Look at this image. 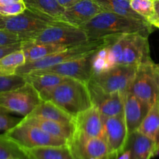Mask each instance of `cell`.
I'll list each match as a JSON object with an SVG mask.
<instances>
[{
    "label": "cell",
    "mask_w": 159,
    "mask_h": 159,
    "mask_svg": "<svg viewBox=\"0 0 159 159\" xmlns=\"http://www.w3.org/2000/svg\"><path fill=\"white\" fill-rule=\"evenodd\" d=\"M154 27L147 20L129 18L111 12L102 11L79 28L85 31L89 40H95L134 34L148 37L153 32Z\"/></svg>",
    "instance_id": "6da1fadb"
},
{
    "label": "cell",
    "mask_w": 159,
    "mask_h": 159,
    "mask_svg": "<svg viewBox=\"0 0 159 159\" xmlns=\"http://www.w3.org/2000/svg\"><path fill=\"white\" fill-rule=\"evenodd\" d=\"M111 67L115 65H134L152 61L148 37L141 34H124L107 46Z\"/></svg>",
    "instance_id": "7a4b0ae2"
},
{
    "label": "cell",
    "mask_w": 159,
    "mask_h": 159,
    "mask_svg": "<svg viewBox=\"0 0 159 159\" xmlns=\"http://www.w3.org/2000/svg\"><path fill=\"white\" fill-rule=\"evenodd\" d=\"M43 101H51L74 118L93 106L87 84L70 78L53 88Z\"/></svg>",
    "instance_id": "3957f363"
},
{
    "label": "cell",
    "mask_w": 159,
    "mask_h": 159,
    "mask_svg": "<svg viewBox=\"0 0 159 159\" xmlns=\"http://www.w3.org/2000/svg\"><path fill=\"white\" fill-rule=\"evenodd\" d=\"M118 37H119L117 36L102 37L95 40H89L79 44L70 46L63 51L50 54L43 58L34 61L26 62L17 69L16 75L23 76L36 70L44 69L58 64L85 57L96 52L101 48L109 46L113 43Z\"/></svg>",
    "instance_id": "277c9868"
},
{
    "label": "cell",
    "mask_w": 159,
    "mask_h": 159,
    "mask_svg": "<svg viewBox=\"0 0 159 159\" xmlns=\"http://www.w3.org/2000/svg\"><path fill=\"white\" fill-rule=\"evenodd\" d=\"M57 21L49 16L26 9L18 15L3 16L0 20V30L18 34L24 42Z\"/></svg>",
    "instance_id": "5b68a950"
},
{
    "label": "cell",
    "mask_w": 159,
    "mask_h": 159,
    "mask_svg": "<svg viewBox=\"0 0 159 159\" xmlns=\"http://www.w3.org/2000/svg\"><path fill=\"white\" fill-rule=\"evenodd\" d=\"M4 134L21 151L48 146H62L68 143L65 140L52 136L40 127L25 122L23 120Z\"/></svg>",
    "instance_id": "8992f818"
},
{
    "label": "cell",
    "mask_w": 159,
    "mask_h": 159,
    "mask_svg": "<svg viewBox=\"0 0 159 159\" xmlns=\"http://www.w3.org/2000/svg\"><path fill=\"white\" fill-rule=\"evenodd\" d=\"M127 91L146 103L153 105L159 99V64L151 61L138 65Z\"/></svg>",
    "instance_id": "52a82bcc"
},
{
    "label": "cell",
    "mask_w": 159,
    "mask_h": 159,
    "mask_svg": "<svg viewBox=\"0 0 159 159\" xmlns=\"http://www.w3.org/2000/svg\"><path fill=\"white\" fill-rule=\"evenodd\" d=\"M89 40L82 29L63 22H55L43 30L31 36L24 42L73 46Z\"/></svg>",
    "instance_id": "ba28073f"
},
{
    "label": "cell",
    "mask_w": 159,
    "mask_h": 159,
    "mask_svg": "<svg viewBox=\"0 0 159 159\" xmlns=\"http://www.w3.org/2000/svg\"><path fill=\"white\" fill-rule=\"evenodd\" d=\"M40 102L37 91L28 82L19 88L0 93V107L23 117L28 116Z\"/></svg>",
    "instance_id": "9c48e42d"
},
{
    "label": "cell",
    "mask_w": 159,
    "mask_h": 159,
    "mask_svg": "<svg viewBox=\"0 0 159 159\" xmlns=\"http://www.w3.org/2000/svg\"><path fill=\"white\" fill-rule=\"evenodd\" d=\"M137 67L134 65H115L107 71L92 76L90 80L107 93H125L134 78Z\"/></svg>",
    "instance_id": "30bf717a"
},
{
    "label": "cell",
    "mask_w": 159,
    "mask_h": 159,
    "mask_svg": "<svg viewBox=\"0 0 159 159\" xmlns=\"http://www.w3.org/2000/svg\"><path fill=\"white\" fill-rule=\"evenodd\" d=\"M102 126L103 138L108 146L110 159H115L125 151L128 140L124 114L102 116Z\"/></svg>",
    "instance_id": "8fae6325"
},
{
    "label": "cell",
    "mask_w": 159,
    "mask_h": 159,
    "mask_svg": "<svg viewBox=\"0 0 159 159\" xmlns=\"http://www.w3.org/2000/svg\"><path fill=\"white\" fill-rule=\"evenodd\" d=\"M94 53L80 58L58 64L44 69L36 70L31 72L51 73V74L58 75L87 84L93 75L92 57Z\"/></svg>",
    "instance_id": "7c38bea8"
},
{
    "label": "cell",
    "mask_w": 159,
    "mask_h": 159,
    "mask_svg": "<svg viewBox=\"0 0 159 159\" xmlns=\"http://www.w3.org/2000/svg\"><path fill=\"white\" fill-rule=\"evenodd\" d=\"M92 105L99 110L102 116L124 114V93H107L91 80L87 83Z\"/></svg>",
    "instance_id": "4fadbf2b"
},
{
    "label": "cell",
    "mask_w": 159,
    "mask_h": 159,
    "mask_svg": "<svg viewBox=\"0 0 159 159\" xmlns=\"http://www.w3.org/2000/svg\"><path fill=\"white\" fill-rule=\"evenodd\" d=\"M68 144L80 159H110L108 146L102 138H86L75 132Z\"/></svg>",
    "instance_id": "5bb4252c"
},
{
    "label": "cell",
    "mask_w": 159,
    "mask_h": 159,
    "mask_svg": "<svg viewBox=\"0 0 159 159\" xmlns=\"http://www.w3.org/2000/svg\"><path fill=\"white\" fill-rule=\"evenodd\" d=\"M102 11V8L93 0H79L64 9L60 21L80 27Z\"/></svg>",
    "instance_id": "9a60e30c"
},
{
    "label": "cell",
    "mask_w": 159,
    "mask_h": 159,
    "mask_svg": "<svg viewBox=\"0 0 159 159\" xmlns=\"http://www.w3.org/2000/svg\"><path fill=\"white\" fill-rule=\"evenodd\" d=\"M151 107L129 91L124 93V116L128 135L138 130Z\"/></svg>",
    "instance_id": "2e32d148"
},
{
    "label": "cell",
    "mask_w": 159,
    "mask_h": 159,
    "mask_svg": "<svg viewBox=\"0 0 159 159\" xmlns=\"http://www.w3.org/2000/svg\"><path fill=\"white\" fill-rule=\"evenodd\" d=\"M75 132L86 138H103L102 116L94 106L84 110L75 117Z\"/></svg>",
    "instance_id": "e0dca14e"
},
{
    "label": "cell",
    "mask_w": 159,
    "mask_h": 159,
    "mask_svg": "<svg viewBox=\"0 0 159 159\" xmlns=\"http://www.w3.org/2000/svg\"><path fill=\"white\" fill-rule=\"evenodd\" d=\"M126 149L130 152V159H151L159 154L155 142L138 130L128 135Z\"/></svg>",
    "instance_id": "ac0fdd59"
},
{
    "label": "cell",
    "mask_w": 159,
    "mask_h": 159,
    "mask_svg": "<svg viewBox=\"0 0 159 159\" xmlns=\"http://www.w3.org/2000/svg\"><path fill=\"white\" fill-rule=\"evenodd\" d=\"M22 120L25 122L40 127V129L52 136L61 138L68 142L71 141L75 133V125H67L56 121L30 116H24L22 118Z\"/></svg>",
    "instance_id": "d6986e66"
},
{
    "label": "cell",
    "mask_w": 159,
    "mask_h": 159,
    "mask_svg": "<svg viewBox=\"0 0 159 159\" xmlns=\"http://www.w3.org/2000/svg\"><path fill=\"white\" fill-rule=\"evenodd\" d=\"M26 159H80L69 144L22 150Z\"/></svg>",
    "instance_id": "ffe728a7"
},
{
    "label": "cell",
    "mask_w": 159,
    "mask_h": 159,
    "mask_svg": "<svg viewBox=\"0 0 159 159\" xmlns=\"http://www.w3.org/2000/svg\"><path fill=\"white\" fill-rule=\"evenodd\" d=\"M28 116L50 120L67 125H75V118L51 101L41 100Z\"/></svg>",
    "instance_id": "44dd1931"
},
{
    "label": "cell",
    "mask_w": 159,
    "mask_h": 159,
    "mask_svg": "<svg viewBox=\"0 0 159 159\" xmlns=\"http://www.w3.org/2000/svg\"><path fill=\"white\" fill-rule=\"evenodd\" d=\"M23 77L26 82L32 85L37 90L41 100L44 99L53 88L57 86L67 78L51 73L37 72H30L23 75Z\"/></svg>",
    "instance_id": "7402d4cb"
},
{
    "label": "cell",
    "mask_w": 159,
    "mask_h": 159,
    "mask_svg": "<svg viewBox=\"0 0 159 159\" xmlns=\"http://www.w3.org/2000/svg\"><path fill=\"white\" fill-rule=\"evenodd\" d=\"M70 46L54 43H39L22 42V48L26 57V62L34 61L43 58L47 56L63 51Z\"/></svg>",
    "instance_id": "603a6c76"
},
{
    "label": "cell",
    "mask_w": 159,
    "mask_h": 159,
    "mask_svg": "<svg viewBox=\"0 0 159 159\" xmlns=\"http://www.w3.org/2000/svg\"><path fill=\"white\" fill-rule=\"evenodd\" d=\"M138 130L155 142L159 152V99L152 106Z\"/></svg>",
    "instance_id": "cb8c5ba5"
},
{
    "label": "cell",
    "mask_w": 159,
    "mask_h": 159,
    "mask_svg": "<svg viewBox=\"0 0 159 159\" xmlns=\"http://www.w3.org/2000/svg\"><path fill=\"white\" fill-rule=\"evenodd\" d=\"M93 1L97 3L103 11L111 12L129 18L146 20L132 9L130 5V0H93Z\"/></svg>",
    "instance_id": "d4e9b609"
},
{
    "label": "cell",
    "mask_w": 159,
    "mask_h": 159,
    "mask_svg": "<svg viewBox=\"0 0 159 159\" xmlns=\"http://www.w3.org/2000/svg\"><path fill=\"white\" fill-rule=\"evenodd\" d=\"M26 9L34 12L43 13L60 21L64 8L59 5L57 0H23Z\"/></svg>",
    "instance_id": "484cf974"
},
{
    "label": "cell",
    "mask_w": 159,
    "mask_h": 159,
    "mask_svg": "<svg viewBox=\"0 0 159 159\" xmlns=\"http://www.w3.org/2000/svg\"><path fill=\"white\" fill-rule=\"evenodd\" d=\"M25 63L26 57L23 50L12 51L0 58V75H14L17 69Z\"/></svg>",
    "instance_id": "4316f807"
},
{
    "label": "cell",
    "mask_w": 159,
    "mask_h": 159,
    "mask_svg": "<svg viewBox=\"0 0 159 159\" xmlns=\"http://www.w3.org/2000/svg\"><path fill=\"white\" fill-rule=\"evenodd\" d=\"M0 159H26L20 148L5 135L0 134Z\"/></svg>",
    "instance_id": "83f0119b"
},
{
    "label": "cell",
    "mask_w": 159,
    "mask_h": 159,
    "mask_svg": "<svg viewBox=\"0 0 159 159\" xmlns=\"http://www.w3.org/2000/svg\"><path fill=\"white\" fill-rule=\"evenodd\" d=\"M130 5L134 11L150 23L156 17L154 8V0H130Z\"/></svg>",
    "instance_id": "f1b7e54d"
},
{
    "label": "cell",
    "mask_w": 159,
    "mask_h": 159,
    "mask_svg": "<svg viewBox=\"0 0 159 159\" xmlns=\"http://www.w3.org/2000/svg\"><path fill=\"white\" fill-rule=\"evenodd\" d=\"M26 82L25 78L19 75L10 76L0 75V93L19 88Z\"/></svg>",
    "instance_id": "f546056e"
},
{
    "label": "cell",
    "mask_w": 159,
    "mask_h": 159,
    "mask_svg": "<svg viewBox=\"0 0 159 159\" xmlns=\"http://www.w3.org/2000/svg\"><path fill=\"white\" fill-rule=\"evenodd\" d=\"M22 118L11 116L9 112L0 107V131L6 132L21 121Z\"/></svg>",
    "instance_id": "4dcf8cb0"
},
{
    "label": "cell",
    "mask_w": 159,
    "mask_h": 159,
    "mask_svg": "<svg viewBox=\"0 0 159 159\" xmlns=\"http://www.w3.org/2000/svg\"><path fill=\"white\" fill-rule=\"evenodd\" d=\"M26 9L23 1L0 5V14L3 16H15L22 13Z\"/></svg>",
    "instance_id": "1f68e13d"
},
{
    "label": "cell",
    "mask_w": 159,
    "mask_h": 159,
    "mask_svg": "<svg viewBox=\"0 0 159 159\" xmlns=\"http://www.w3.org/2000/svg\"><path fill=\"white\" fill-rule=\"evenodd\" d=\"M20 42H22V39L18 34L4 30H0V46H5Z\"/></svg>",
    "instance_id": "d6a6232c"
},
{
    "label": "cell",
    "mask_w": 159,
    "mask_h": 159,
    "mask_svg": "<svg viewBox=\"0 0 159 159\" xmlns=\"http://www.w3.org/2000/svg\"><path fill=\"white\" fill-rule=\"evenodd\" d=\"M22 48V42L20 43H12V44L5 45V46H0V58L3 56L9 54V53L15 51L16 50L21 49Z\"/></svg>",
    "instance_id": "836d02e7"
},
{
    "label": "cell",
    "mask_w": 159,
    "mask_h": 159,
    "mask_svg": "<svg viewBox=\"0 0 159 159\" xmlns=\"http://www.w3.org/2000/svg\"><path fill=\"white\" fill-rule=\"evenodd\" d=\"M57 1L61 6H62L64 9H65V8L68 7V6L75 3L79 0H57Z\"/></svg>",
    "instance_id": "e575fe53"
},
{
    "label": "cell",
    "mask_w": 159,
    "mask_h": 159,
    "mask_svg": "<svg viewBox=\"0 0 159 159\" xmlns=\"http://www.w3.org/2000/svg\"><path fill=\"white\" fill-rule=\"evenodd\" d=\"M115 159H130V152L128 149H126L122 154L119 155Z\"/></svg>",
    "instance_id": "d590c367"
},
{
    "label": "cell",
    "mask_w": 159,
    "mask_h": 159,
    "mask_svg": "<svg viewBox=\"0 0 159 159\" xmlns=\"http://www.w3.org/2000/svg\"><path fill=\"white\" fill-rule=\"evenodd\" d=\"M154 8L156 18L159 19V0H154Z\"/></svg>",
    "instance_id": "8d00e7d4"
},
{
    "label": "cell",
    "mask_w": 159,
    "mask_h": 159,
    "mask_svg": "<svg viewBox=\"0 0 159 159\" xmlns=\"http://www.w3.org/2000/svg\"><path fill=\"white\" fill-rule=\"evenodd\" d=\"M23 0H0V5L3 4H9V3L17 2H21Z\"/></svg>",
    "instance_id": "74e56055"
},
{
    "label": "cell",
    "mask_w": 159,
    "mask_h": 159,
    "mask_svg": "<svg viewBox=\"0 0 159 159\" xmlns=\"http://www.w3.org/2000/svg\"><path fill=\"white\" fill-rule=\"evenodd\" d=\"M151 24L153 25L155 27H157V28H158V29H159V19L155 17V18L154 19V20L152 21Z\"/></svg>",
    "instance_id": "f35d334b"
},
{
    "label": "cell",
    "mask_w": 159,
    "mask_h": 159,
    "mask_svg": "<svg viewBox=\"0 0 159 159\" xmlns=\"http://www.w3.org/2000/svg\"><path fill=\"white\" fill-rule=\"evenodd\" d=\"M2 17H3V16H2V15H1V14H0V20H1V19H2Z\"/></svg>",
    "instance_id": "ab89813d"
},
{
    "label": "cell",
    "mask_w": 159,
    "mask_h": 159,
    "mask_svg": "<svg viewBox=\"0 0 159 159\" xmlns=\"http://www.w3.org/2000/svg\"><path fill=\"white\" fill-rule=\"evenodd\" d=\"M89 159H97V158H89Z\"/></svg>",
    "instance_id": "60d3db41"
}]
</instances>
